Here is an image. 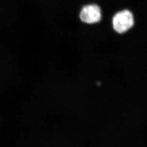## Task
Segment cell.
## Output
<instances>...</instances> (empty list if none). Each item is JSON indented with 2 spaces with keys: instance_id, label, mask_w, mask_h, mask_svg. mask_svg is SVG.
<instances>
[{
  "instance_id": "cell-1",
  "label": "cell",
  "mask_w": 147,
  "mask_h": 147,
  "mask_svg": "<svg viewBox=\"0 0 147 147\" xmlns=\"http://www.w3.org/2000/svg\"><path fill=\"white\" fill-rule=\"evenodd\" d=\"M113 27L119 33H123L130 30L134 25V16L128 10H123L116 13L113 18Z\"/></svg>"
},
{
  "instance_id": "cell-2",
  "label": "cell",
  "mask_w": 147,
  "mask_h": 147,
  "mask_svg": "<svg viewBox=\"0 0 147 147\" xmlns=\"http://www.w3.org/2000/svg\"><path fill=\"white\" fill-rule=\"evenodd\" d=\"M101 11L99 5L95 4L84 5L79 14L81 22L87 24H94L101 19Z\"/></svg>"
}]
</instances>
